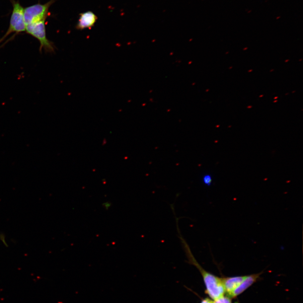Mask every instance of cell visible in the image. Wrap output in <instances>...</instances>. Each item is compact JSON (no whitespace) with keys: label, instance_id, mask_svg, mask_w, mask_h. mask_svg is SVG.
Instances as JSON below:
<instances>
[{"label":"cell","instance_id":"9","mask_svg":"<svg viewBox=\"0 0 303 303\" xmlns=\"http://www.w3.org/2000/svg\"><path fill=\"white\" fill-rule=\"evenodd\" d=\"M213 303H231V300L228 297H222L215 300Z\"/></svg>","mask_w":303,"mask_h":303},{"label":"cell","instance_id":"10","mask_svg":"<svg viewBox=\"0 0 303 303\" xmlns=\"http://www.w3.org/2000/svg\"><path fill=\"white\" fill-rule=\"evenodd\" d=\"M111 203L107 202L103 203V206L105 209H108L111 206Z\"/></svg>","mask_w":303,"mask_h":303},{"label":"cell","instance_id":"7","mask_svg":"<svg viewBox=\"0 0 303 303\" xmlns=\"http://www.w3.org/2000/svg\"><path fill=\"white\" fill-rule=\"evenodd\" d=\"M259 274H255L246 276L243 282L234 290L232 292L229 297L233 298L237 297L238 295L240 294L255 282V280H257V278L259 277Z\"/></svg>","mask_w":303,"mask_h":303},{"label":"cell","instance_id":"4","mask_svg":"<svg viewBox=\"0 0 303 303\" xmlns=\"http://www.w3.org/2000/svg\"><path fill=\"white\" fill-rule=\"evenodd\" d=\"M55 0H50L44 4L38 3L24 9V14L26 26L39 22L46 21L48 17L49 8L55 3Z\"/></svg>","mask_w":303,"mask_h":303},{"label":"cell","instance_id":"8","mask_svg":"<svg viewBox=\"0 0 303 303\" xmlns=\"http://www.w3.org/2000/svg\"><path fill=\"white\" fill-rule=\"evenodd\" d=\"M203 183L207 186H210L212 184V176L210 174H206L203 176Z\"/></svg>","mask_w":303,"mask_h":303},{"label":"cell","instance_id":"6","mask_svg":"<svg viewBox=\"0 0 303 303\" xmlns=\"http://www.w3.org/2000/svg\"><path fill=\"white\" fill-rule=\"evenodd\" d=\"M246 276L228 277L222 279L225 291L229 296L236 288L243 282Z\"/></svg>","mask_w":303,"mask_h":303},{"label":"cell","instance_id":"11","mask_svg":"<svg viewBox=\"0 0 303 303\" xmlns=\"http://www.w3.org/2000/svg\"><path fill=\"white\" fill-rule=\"evenodd\" d=\"M201 303H213V302L209 299H206L203 300Z\"/></svg>","mask_w":303,"mask_h":303},{"label":"cell","instance_id":"2","mask_svg":"<svg viewBox=\"0 0 303 303\" xmlns=\"http://www.w3.org/2000/svg\"><path fill=\"white\" fill-rule=\"evenodd\" d=\"M13 5L12 12L10 20L8 29L4 36L0 39V43L12 33L17 34L26 31V24L24 19V9L18 1L11 0Z\"/></svg>","mask_w":303,"mask_h":303},{"label":"cell","instance_id":"5","mask_svg":"<svg viewBox=\"0 0 303 303\" xmlns=\"http://www.w3.org/2000/svg\"><path fill=\"white\" fill-rule=\"evenodd\" d=\"M97 19L96 15L92 12L89 11L82 13L80 14L76 28L78 30L91 29L94 26Z\"/></svg>","mask_w":303,"mask_h":303},{"label":"cell","instance_id":"1","mask_svg":"<svg viewBox=\"0 0 303 303\" xmlns=\"http://www.w3.org/2000/svg\"><path fill=\"white\" fill-rule=\"evenodd\" d=\"M181 243L189 263L196 266L202 275L206 288V292L212 299L215 300L223 297L225 292L222 279L219 278L203 269L197 262L192 253L189 246L181 236H180Z\"/></svg>","mask_w":303,"mask_h":303},{"label":"cell","instance_id":"3","mask_svg":"<svg viewBox=\"0 0 303 303\" xmlns=\"http://www.w3.org/2000/svg\"><path fill=\"white\" fill-rule=\"evenodd\" d=\"M45 21H43L27 25L25 32L39 41L40 52L43 49L47 53H54L55 52V45L46 37Z\"/></svg>","mask_w":303,"mask_h":303}]
</instances>
